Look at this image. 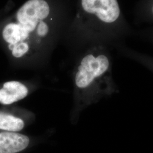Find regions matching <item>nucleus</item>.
<instances>
[{"label":"nucleus","mask_w":153,"mask_h":153,"mask_svg":"<svg viewBox=\"0 0 153 153\" xmlns=\"http://www.w3.org/2000/svg\"><path fill=\"white\" fill-rule=\"evenodd\" d=\"M69 0H28L6 23L1 36L16 59L39 53L65 36L71 17Z\"/></svg>","instance_id":"1"},{"label":"nucleus","mask_w":153,"mask_h":153,"mask_svg":"<svg viewBox=\"0 0 153 153\" xmlns=\"http://www.w3.org/2000/svg\"><path fill=\"white\" fill-rule=\"evenodd\" d=\"M29 137L17 132H0V153H18L27 148Z\"/></svg>","instance_id":"4"},{"label":"nucleus","mask_w":153,"mask_h":153,"mask_svg":"<svg viewBox=\"0 0 153 153\" xmlns=\"http://www.w3.org/2000/svg\"><path fill=\"white\" fill-rule=\"evenodd\" d=\"M28 94V88L21 82L16 81L5 82L0 88V104L11 105L25 98Z\"/></svg>","instance_id":"5"},{"label":"nucleus","mask_w":153,"mask_h":153,"mask_svg":"<svg viewBox=\"0 0 153 153\" xmlns=\"http://www.w3.org/2000/svg\"><path fill=\"white\" fill-rule=\"evenodd\" d=\"M74 85L83 96L97 97L114 91L111 56L103 44L93 45L78 60Z\"/></svg>","instance_id":"3"},{"label":"nucleus","mask_w":153,"mask_h":153,"mask_svg":"<svg viewBox=\"0 0 153 153\" xmlns=\"http://www.w3.org/2000/svg\"><path fill=\"white\" fill-rule=\"evenodd\" d=\"M25 126L21 117L5 112H0V130L6 131H21Z\"/></svg>","instance_id":"6"},{"label":"nucleus","mask_w":153,"mask_h":153,"mask_svg":"<svg viewBox=\"0 0 153 153\" xmlns=\"http://www.w3.org/2000/svg\"><path fill=\"white\" fill-rule=\"evenodd\" d=\"M75 8L65 36L95 45L131 32L117 0H76Z\"/></svg>","instance_id":"2"}]
</instances>
